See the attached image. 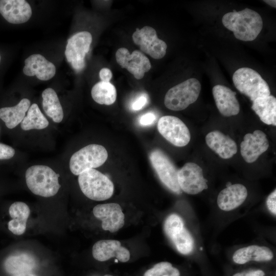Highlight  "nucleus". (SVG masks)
<instances>
[{
	"instance_id": "obj_1",
	"label": "nucleus",
	"mask_w": 276,
	"mask_h": 276,
	"mask_svg": "<svg viewBox=\"0 0 276 276\" xmlns=\"http://www.w3.org/2000/svg\"><path fill=\"white\" fill-rule=\"evenodd\" d=\"M222 21L237 39L244 41L255 40L263 28L260 15L249 8L227 13L223 15Z\"/></svg>"
},
{
	"instance_id": "obj_2",
	"label": "nucleus",
	"mask_w": 276,
	"mask_h": 276,
	"mask_svg": "<svg viewBox=\"0 0 276 276\" xmlns=\"http://www.w3.org/2000/svg\"><path fill=\"white\" fill-rule=\"evenodd\" d=\"M59 174L48 166L36 165L29 167L25 173L26 185L35 195L51 197L59 191L61 185Z\"/></svg>"
},
{
	"instance_id": "obj_3",
	"label": "nucleus",
	"mask_w": 276,
	"mask_h": 276,
	"mask_svg": "<svg viewBox=\"0 0 276 276\" xmlns=\"http://www.w3.org/2000/svg\"><path fill=\"white\" fill-rule=\"evenodd\" d=\"M78 183L83 194L95 201H103L113 194L114 185L111 180L100 171L91 169L78 175Z\"/></svg>"
},
{
	"instance_id": "obj_4",
	"label": "nucleus",
	"mask_w": 276,
	"mask_h": 276,
	"mask_svg": "<svg viewBox=\"0 0 276 276\" xmlns=\"http://www.w3.org/2000/svg\"><path fill=\"white\" fill-rule=\"evenodd\" d=\"M233 81L236 88L253 101L259 97L270 95L267 83L256 71L241 67L234 73Z\"/></svg>"
},
{
	"instance_id": "obj_5",
	"label": "nucleus",
	"mask_w": 276,
	"mask_h": 276,
	"mask_svg": "<svg viewBox=\"0 0 276 276\" xmlns=\"http://www.w3.org/2000/svg\"><path fill=\"white\" fill-rule=\"evenodd\" d=\"M201 84L196 78L189 79L171 88L164 98L165 106L173 111L187 108L198 99Z\"/></svg>"
},
{
	"instance_id": "obj_6",
	"label": "nucleus",
	"mask_w": 276,
	"mask_h": 276,
	"mask_svg": "<svg viewBox=\"0 0 276 276\" xmlns=\"http://www.w3.org/2000/svg\"><path fill=\"white\" fill-rule=\"evenodd\" d=\"M107 157L108 152L105 147L98 144H90L72 155L70 169L73 174L79 175L86 170L102 166Z\"/></svg>"
},
{
	"instance_id": "obj_7",
	"label": "nucleus",
	"mask_w": 276,
	"mask_h": 276,
	"mask_svg": "<svg viewBox=\"0 0 276 276\" xmlns=\"http://www.w3.org/2000/svg\"><path fill=\"white\" fill-rule=\"evenodd\" d=\"M91 42L92 36L87 31L78 32L68 39L65 55L67 62L76 72H80L85 67V57Z\"/></svg>"
},
{
	"instance_id": "obj_8",
	"label": "nucleus",
	"mask_w": 276,
	"mask_h": 276,
	"mask_svg": "<svg viewBox=\"0 0 276 276\" xmlns=\"http://www.w3.org/2000/svg\"><path fill=\"white\" fill-rule=\"evenodd\" d=\"M150 160L162 182L173 192L181 194L177 180L178 170L169 157L156 149L150 153Z\"/></svg>"
},
{
	"instance_id": "obj_9",
	"label": "nucleus",
	"mask_w": 276,
	"mask_h": 276,
	"mask_svg": "<svg viewBox=\"0 0 276 276\" xmlns=\"http://www.w3.org/2000/svg\"><path fill=\"white\" fill-rule=\"evenodd\" d=\"M157 129L166 140L177 147L186 146L191 139L189 128L180 119L175 116L162 117L157 123Z\"/></svg>"
},
{
	"instance_id": "obj_10",
	"label": "nucleus",
	"mask_w": 276,
	"mask_h": 276,
	"mask_svg": "<svg viewBox=\"0 0 276 276\" xmlns=\"http://www.w3.org/2000/svg\"><path fill=\"white\" fill-rule=\"evenodd\" d=\"M177 180L181 191L190 195L197 194L208 189V180L198 165L189 162L178 170Z\"/></svg>"
},
{
	"instance_id": "obj_11",
	"label": "nucleus",
	"mask_w": 276,
	"mask_h": 276,
	"mask_svg": "<svg viewBox=\"0 0 276 276\" xmlns=\"http://www.w3.org/2000/svg\"><path fill=\"white\" fill-rule=\"evenodd\" d=\"M132 39L142 52L154 59H161L166 54V43L157 37L155 30L151 27L137 28L132 35Z\"/></svg>"
},
{
	"instance_id": "obj_12",
	"label": "nucleus",
	"mask_w": 276,
	"mask_h": 276,
	"mask_svg": "<svg viewBox=\"0 0 276 276\" xmlns=\"http://www.w3.org/2000/svg\"><path fill=\"white\" fill-rule=\"evenodd\" d=\"M116 59L122 68L127 69L136 79H142L151 67L149 59L139 50L130 54L127 49L121 48L116 53Z\"/></svg>"
},
{
	"instance_id": "obj_13",
	"label": "nucleus",
	"mask_w": 276,
	"mask_h": 276,
	"mask_svg": "<svg viewBox=\"0 0 276 276\" xmlns=\"http://www.w3.org/2000/svg\"><path fill=\"white\" fill-rule=\"evenodd\" d=\"M93 213L96 218L102 221V227L104 231L115 233L124 225L125 215L118 203L98 204L93 208Z\"/></svg>"
},
{
	"instance_id": "obj_14",
	"label": "nucleus",
	"mask_w": 276,
	"mask_h": 276,
	"mask_svg": "<svg viewBox=\"0 0 276 276\" xmlns=\"http://www.w3.org/2000/svg\"><path fill=\"white\" fill-rule=\"evenodd\" d=\"M269 146L266 134L260 130L246 134L240 144V152L247 163L255 162Z\"/></svg>"
},
{
	"instance_id": "obj_15",
	"label": "nucleus",
	"mask_w": 276,
	"mask_h": 276,
	"mask_svg": "<svg viewBox=\"0 0 276 276\" xmlns=\"http://www.w3.org/2000/svg\"><path fill=\"white\" fill-rule=\"evenodd\" d=\"M92 255L99 261H105L116 258L121 262H127L130 257L129 251L121 245L119 241L102 240L96 242L93 246Z\"/></svg>"
},
{
	"instance_id": "obj_16",
	"label": "nucleus",
	"mask_w": 276,
	"mask_h": 276,
	"mask_svg": "<svg viewBox=\"0 0 276 276\" xmlns=\"http://www.w3.org/2000/svg\"><path fill=\"white\" fill-rule=\"evenodd\" d=\"M32 9L25 0H0V15L8 22L20 24L28 21Z\"/></svg>"
},
{
	"instance_id": "obj_17",
	"label": "nucleus",
	"mask_w": 276,
	"mask_h": 276,
	"mask_svg": "<svg viewBox=\"0 0 276 276\" xmlns=\"http://www.w3.org/2000/svg\"><path fill=\"white\" fill-rule=\"evenodd\" d=\"M247 195V190L243 185H230L220 192L217 204L221 210L231 211L240 206L245 201Z\"/></svg>"
},
{
	"instance_id": "obj_18",
	"label": "nucleus",
	"mask_w": 276,
	"mask_h": 276,
	"mask_svg": "<svg viewBox=\"0 0 276 276\" xmlns=\"http://www.w3.org/2000/svg\"><path fill=\"white\" fill-rule=\"evenodd\" d=\"M212 93L216 106L222 115L231 117L239 113L240 108L236 92L224 85L218 84L213 87Z\"/></svg>"
},
{
	"instance_id": "obj_19",
	"label": "nucleus",
	"mask_w": 276,
	"mask_h": 276,
	"mask_svg": "<svg viewBox=\"0 0 276 276\" xmlns=\"http://www.w3.org/2000/svg\"><path fill=\"white\" fill-rule=\"evenodd\" d=\"M22 71L27 76H36L39 80L47 81L55 76L56 67L43 56L36 54L25 59Z\"/></svg>"
},
{
	"instance_id": "obj_20",
	"label": "nucleus",
	"mask_w": 276,
	"mask_h": 276,
	"mask_svg": "<svg viewBox=\"0 0 276 276\" xmlns=\"http://www.w3.org/2000/svg\"><path fill=\"white\" fill-rule=\"evenodd\" d=\"M205 142L208 146L223 159L231 158L238 150L236 143L218 130L208 133Z\"/></svg>"
},
{
	"instance_id": "obj_21",
	"label": "nucleus",
	"mask_w": 276,
	"mask_h": 276,
	"mask_svg": "<svg viewBox=\"0 0 276 276\" xmlns=\"http://www.w3.org/2000/svg\"><path fill=\"white\" fill-rule=\"evenodd\" d=\"M272 251L268 247L251 245L236 250L232 257L238 264H244L251 261H269L273 258Z\"/></svg>"
},
{
	"instance_id": "obj_22",
	"label": "nucleus",
	"mask_w": 276,
	"mask_h": 276,
	"mask_svg": "<svg viewBox=\"0 0 276 276\" xmlns=\"http://www.w3.org/2000/svg\"><path fill=\"white\" fill-rule=\"evenodd\" d=\"M30 101L21 99L14 106H3L0 107V121L8 129H13L22 122L26 113L30 107Z\"/></svg>"
},
{
	"instance_id": "obj_23",
	"label": "nucleus",
	"mask_w": 276,
	"mask_h": 276,
	"mask_svg": "<svg viewBox=\"0 0 276 276\" xmlns=\"http://www.w3.org/2000/svg\"><path fill=\"white\" fill-rule=\"evenodd\" d=\"M37 265L35 257L27 252H19L8 257L4 263L6 271L13 275L31 272Z\"/></svg>"
},
{
	"instance_id": "obj_24",
	"label": "nucleus",
	"mask_w": 276,
	"mask_h": 276,
	"mask_svg": "<svg viewBox=\"0 0 276 276\" xmlns=\"http://www.w3.org/2000/svg\"><path fill=\"white\" fill-rule=\"evenodd\" d=\"M252 109L264 123L276 125V99L269 95L259 97L252 101Z\"/></svg>"
},
{
	"instance_id": "obj_25",
	"label": "nucleus",
	"mask_w": 276,
	"mask_h": 276,
	"mask_svg": "<svg viewBox=\"0 0 276 276\" xmlns=\"http://www.w3.org/2000/svg\"><path fill=\"white\" fill-rule=\"evenodd\" d=\"M42 107L47 115L55 123H60L63 119L62 107L56 91L47 88L42 93Z\"/></svg>"
},
{
	"instance_id": "obj_26",
	"label": "nucleus",
	"mask_w": 276,
	"mask_h": 276,
	"mask_svg": "<svg viewBox=\"0 0 276 276\" xmlns=\"http://www.w3.org/2000/svg\"><path fill=\"white\" fill-rule=\"evenodd\" d=\"M177 251L185 255L192 252L194 246L193 238L183 226L178 227L167 235Z\"/></svg>"
},
{
	"instance_id": "obj_27",
	"label": "nucleus",
	"mask_w": 276,
	"mask_h": 276,
	"mask_svg": "<svg viewBox=\"0 0 276 276\" xmlns=\"http://www.w3.org/2000/svg\"><path fill=\"white\" fill-rule=\"evenodd\" d=\"M94 100L98 104L110 105L113 104L117 98V90L110 82L100 81L95 84L91 90Z\"/></svg>"
},
{
	"instance_id": "obj_28",
	"label": "nucleus",
	"mask_w": 276,
	"mask_h": 276,
	"mask_svg": "<svg viewBox=\"0 0 276 276\" xmlns=\"http://www.w3.org/2000/svg\"><path fill=\"white\" fill-rule=\"evenodd\" d=\"M49 123L38 106L33 103L29 107L27 116L20 123L21 128L25 131L32 129L41 130L47 128Z\"/></svg>"
},
{
	"instance_id": "obj_29",
	"label": "nucleus",
	"mask_w": 276,
	"mask_h": 276,
	"mask_svg": "<svg viewBox=\"0 0 276 276\" xmlns=\"http://www.w3.org/2000/svg\"><path fill=\"white\" fill-rule=\"evenodd\" d=\"M144 276H180V272L170 263L160 262L147 270Z\"/></svg>"
},
{
	"instance_id": "obj_30",
	"label": "nucleus",
	"mask_w": 276,
	"mask_h": 276,
	"mask_svg": "<svg viewBox=\"0 0 276 276\" xmlns=\"http://www.w3.org/2000/svg\"><path fill=\"white\" fill-rule=\"evenodd\" d=\"M9 214L12 219L27 221L30 216V209L26 203L16 201L10 206Z\"/></svg>"
},
{
	"instance_id": "obj_31",
	"label": "nucleus",
	"mask_w": 276,
	"mask_h": 276,
	"mask_svg": "<svg viewBox=\"0 0 276 276\" xmlns=\"http://www.w3.org/2000/svg\"><path fill=\"white\" fill-rule=\"evenodd\" d=\"M27 221H19L12 219L8 222V227L13 234L19 236L25 233L27 227Z\"/></svg>"
},
{
	"instance_id": "obj_32",
	"label": "nucleus",
	"mask_w": 276,
	"mask_h": 276,
	"mask_svg": "<svg viewBox=\"0 0 276 276\" xmlns=\"http://www.w3.org/2000/svg\"><path fill=\"white\" fill-rule=\"evenodd\" d=\"M15 155V150L12 147L0 142V162L10 160Z\"/></svg>"
},
{
	"instance_id": "obj_33",
	"label": "nucleus",
	"mask_w": 276,
	"mask_h": 276,
	"mask_svg": "<svg viewBox=\"0 0 276 276\" xmlns=\"http://www.w3.org/2000/svg\"><path fill=\"white\" fill-rule=\"evenodd\" d=\"M148 102V96L142 94L138 97L132 103L131 108L133 110L137 111L142 109Z\"/></svg>"
},
{
	"instance_id": "obj_34",
	"label": "nucleus",
	"mask_w": 276,
	"mask_h": 276,
	"mask_svg": "<svg viewBox=\"0 0 276 276\" xmlns=\"http://www.w3.org/2000/svg\"><path fill=\"white\" fill-rule=\"evenodd\" d=\"M266 206L270 212L276 215V190H274L267 197Z\"/></svg>"
},
{
	"instance_id": "obj_35",
	"label": "nucleus",
	"mask_w": 276,
	"mask_h": 276,
	"mask_svg": "<svg viewBox=\"0 0 276 276\" xmlns=\"http://www.w3.org/2000/svg\"><path fill=\"white\" fill-rule=\"evenodd\" d=\"M155 120L156 116L154 113L148 112L141 117L139 122L143 126H148L152 124Z\"/></svg>"
},
{
	"instance_id": "obj_36",
	"label": "nucleus",
	"mask_w": 276,
	"mask_h": 276,
	"mask_svg": "<svg viewBox=\"0 0 276 276\" xmlns=\"http://www.w3.org/2000/svg\"><path fill=\"white\" fill-rule=\"evenodd\" d=\"M265 272L260 269L250 270L246 271L237 272L233 276H264Z\"/></svg>"
},
{
	"instance_id": "obj_37",
	"label": "nucleus",
	"mask_w": 276,
	"mask_h": 276,
	"mask_svg": "<svg viewBox=\"0 0 276 276\" xmlns=\"http://www.w3.org/2000/svg\"><path fill=\"white\" fill-rule=\"evenodd\" d=\"M99 76L102 81L109 82L112 78L111 71L108 68H103L99 72Z\"/></svg>"
},
{
	"instance_id": "obj_38",
	"label": "nucleus",
	"mask_w": 276,
	"mask_h": 276,
	"mask_svg": "<svg viewBox=\"0 0 276 276\" xmlns=\"http://www.w3.org/2000/svg\"><path fill=\"white\" fill-rule=\"evenodd\" d=\"M264 2L271 7H276V1L275 0H266L264 1Z\"/></svg>"
},
{
	"instance_id": "obj_39",
	"label": "nucleus",
	"mask_w": 276,
	"mask_h": 276,
	"mask_svg": "<svg viewBox=\"0 0 276 276\" xmlns=\"http://www.w3.org/2000/svg\"><path fill=\"white\" fill-rule=\"evenodd\" d=\"M13 276H37V275L32 273V272H29V273H24L13 275Z\"/></svg>"
},
{
	"instance_id": "obj_40",
	"label": "nucleus",
	"mask_w": 276,
	"mask_h": 276,
	"mask_svg": "<svg viewBox=\"0 0 276 276\" xmlns=\"http://www.w3.org/2000/svg\"><path fill=\"white\" fill-rule=\"evenodd\" d=\"M2 61H3V55L2 54L0 51V65L2 63Z\"/></svg>"
},
{
	"instance_id": "obj_41",
	"label": "nucleus",
	"mask_w": 276,
	"mask_h": 276,
	"mask_svg": "<svg viewBox=\"0 0 276 276\" xmlns=\"http://www.w3.org/2000/svg\"><path fill=\"white\" fill-rule=\"evenodd\" d=\"M104 276H113V275H110V274H105Z\"/></svg>"
},
{
	"instance_id": "obj_42",
	"label": "nucleus",
	"mask_w": 276,
	"mask_h": 276,
	"mask_svg": "<svg viewBox=\"0 0 276 276\" xmlns=\"http://www.w3.org/2000/svg\"><path fill=\"white\" fill-rule=\"evenodd\" d=\"M1 133V125H0V134Z\"/></svg>"
}]
</instances>
